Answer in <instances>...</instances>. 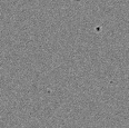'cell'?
Masks as SVG:
<instances>
[]
</instances>
